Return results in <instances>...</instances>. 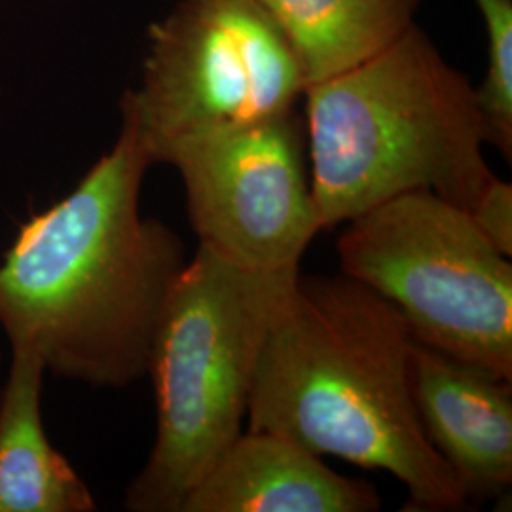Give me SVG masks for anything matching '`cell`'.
Returning a JSON list of instances; mask_svg holds the SVG:
<instances>
[{"label":"cell","instance_id":"cell-7","mask_svg":"<svg viewBox=\"0 0 512 512\" xmlns=\"http://www.w3.org/2000/svg\"><path fill=\"white\" fill-rule=\"evenodd\" d=\"M203 247L260 272L298 268L323 230L311 194L304 120L296 110L167 148Z\"/></svg>","mask_w":512,"mask_h":512},{"label":"cell","instance_id":"cell-2","mask_svg":"<svg viewBox=\"0 0 512 512\" xmlns=\"http://www.w3.org/2000/svg\"><path fill=\"white\" fill-rule=\"evenodd\" d=\"M414 342L397 308L361 283L298 274L256 366L247 429L395 476L410 511H458L469 499L412 397Z\"/></svg>","mask_w":512,"mask_h":512},{"label":"cell","instance_id":"cell-4","mask_svg":"<svg viewBox=\"0 0 512 512\" xmlns=\"http://www.w3.org/2000/svg\"><path fill=\"white\" fill-rule=\"evenodd\" d=\"M298 274L249 270L198 245L171 291L150 355L156 439L129 484L126 509L181 512L238 439L268 330Z\"/></svg>","mask_w":512,"mask_h":512},{"label":"cell","instance_id":"cell-5","mask_svg":"<svg viewBox=\"0 0 512 512\" xmlns=\"http://www.w3.org/2000/svg\"><path fill=\"white\" fill-rule=\"evenodd\" d=\"M342 274L401 313L414 340L512 382V264L469 211L406 192L346 222Z\"/></svg>","mask_w":512,"mask_h":512},{"label":"cell","instance_id":"cell-10","mask_svg":"<svg viewBox=\"0 0 512 512\" xmlns=\"http://www.w3.org/2000/svg\"><path fill=\"white\" fill-rule=\"evenodd\" d=\"M31 348L12 346L0 387V512H92L90 488L46 435L40 395L46 374Z\"/></svg>","mask_w":512,"mask_h":512},{"label":"cell","instance_id":"cell-11","mask_svg":"<svg viewBox=\"0 0 512 512\" xmlns=\"http://www.w3.org/2000/svg\"><path fill=\"white\" fill-rule=\"evenodd\" d=\"M291 44L306 88L384 52L416 25L421 0H255Z\"/></svg>","mask_w":512,"mask_h":512},{"label":"cell","instance_id":"cell-13","mask_svg":"<svg viewBox=\"0 0 512 512\" xmlns=\"http://www.w3.org/2000/svg\"><path fill=\"white\" fill-rule=\"evenodd\" d=\"M478 230L505 256L512 255V186L495 179L469 211Z\"/></svg>","mask_w":512,"mask_h":512},{"label":"cell","instance_id":"cell-1","mask_svg":"<svg viewBox=\"0 0 512 512\" xmlns=\"http://www.w3.org/2000/svg\"><path fill=\"white\" fill-rule=\"evenodd\" d=\"M152 158L122 114V129L73 190L31 213L0 264V327L55 376L92 387L145 378L171 291L186 266L183 241L141 215Z\"/></svg>","mask_w":512,"mask_h":512},{"label":"cell","instance_id":"cell-8","mask_svg":"<svg viewBox=\"0 0 512 512\" xmlns=\"http://www.w3.org/2000/svg\"><path fill=\"white\" fill-rule=\"evenodd\" d=\"M410 384L425 437L467 499L512 482V382L414 342Z\"/></svg>","mask_w":512,"mask_h":512},{"label":"cell","instance_id":"cell-9","mask_svg":"<svg viewBox=\"0 0 512 512\" xmlns=\"http://www.w3.org/2000/svg\"><path fill=\"white\" fill-rule=\"evenodd\" d=\"M372 484L268 431L243 429L184 499L181 512H374Z\"/></svg>","mask_w":512,"mask_h":512},{"label":"cell","instance_id":"cell-3","mask_svg":"<svg viewBox=\"0 0 512 512\" xmlns=\"http://www.w3.org/2000/svg\"><path fill=\"white\" fill-rule=\"evenodd\" d=\"M304 97L323 230L418 190L471 211L497 179L484 158L488 126L475 86L418 25Z\"/></svg>","mask_w":512,"mask_h":512},{"label":"cell","instance_id":"cell-6","mask_svg":"<svg viewBox=\"0 0 512 512\" xmlns=\"http://www.w3.org/2000/svg\"><path fill=\"white\" fill-rule=\"evenodd\" d=\"M148 37L122 114L152 164L186 139L289 114L306 90L291 44L255 0H179Z\"/></svg>","mask_w":512,"mask_h":512},{"label":"cell","instance_id":"cell-12","mask_svg":"<svg viewBox=\"0 0 512 512\" xmlns=\"http://www.w3.org/2000/svg\"><path fill=\"white\" fill-rule=\"evenodd\" d=\"M488 38V65L476 88L488 145L512 156V0H475Z\"/></svg>","mask_w":512,"mask_h":512},{"label":"cell","instance_id":"cell-14","mask_svg":"<svg viewBox=\"0 0 512 512\" xmlns=\"http://www.w3.org/2000/svg\"><path fill=\"white\" fill-rule=\"evenodd\" d=\"M0 366H2V355H0Z\"/></svg>","mask_w":512,"mask_h":512}]
</instances>
